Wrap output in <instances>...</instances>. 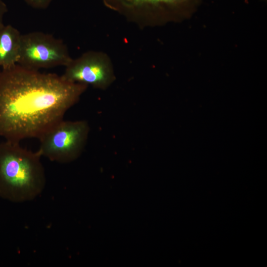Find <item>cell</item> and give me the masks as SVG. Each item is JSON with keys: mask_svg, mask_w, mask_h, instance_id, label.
<instances>
[{"mask_svg": "<svg viewBox=\"0 0 267 267\" xmlns=\"http://www.w3.org/2000/svg\"><path fill=\"white\" fill-rule=\"evenodd\" d=\"M88 86L17 64L0 71V136L40 138L63 120Z\"/></svg>", "mask_w": 267, "mask_h": 267, "instance_id": "obj_1", "label": "cell"}, {"mask_svg": "<svg viewBox=\"0 0 267 267\" xmlns=\"http://www.w3.org/2000/svg\"><path fill=\"white\" fill-rule=\"evenodd\" d=\"M41 155L22 147L18 142L0 143V197L14 203L32 200L46 183Z\"/></svg>", "mask_w": 267, "mask_h": 267, "instance_id": "obj_2", "label": "cell"}, {"mask_svg": "<svg viewBox=\"0 0 267 267\" xmlns=\"http://www.w3.org/2000/svg\"><path fill=\"white\" fill-rule=\"evenodd\" d=\"M109 9L141 28L175 21L194 11L201 0H101Z\"/></svg>", "mask_w": 267, "mask_h": 267, "instance_id": "obj_3", "label": "cell"}, {"mask_svg": "<svg viewBox=\"0 0 267 267\" xmlns=\"http://www.w3.org/2000/svg\"><path fill=\"white\" fill-rule=\"evenodd\" d=\"M89 127L84 120H63L40 137L38 152L51 161L67 163L76 159L87 142Z\"/></svg>", "mask_w": 267, "mask_h": 267, "instance_id": "obj_4", "label": "cell"}, {"mask_svg": "<svg viewBox=\"0 0 267 267\" xmlns=\"http://www.w3.org/2000/svg\"><path fill=\"white\" fill-rule=\"evenodd\" d=\"M73 58L64 42L52 35L36 31L22 34L18 64L38 70L68 65Z\"/></svg>", "mask_w": 267, "mask_h": 267, "instance_id": "obj_5", "label": "cell"}, {"mask_svg": "<svg viewBox=\"0 0 267 267\" xmlns=\"http://www.w3.org/2000/svg\"><path fill=\"white\" fill-rule=\"evenodd\" d=\"M62 77L66 80L105 89L115 80L112 61L101 51L89 50L72 59Z\"/></svg>", "mask_w": 267, "mask_h": 267, "instance_id": "obj_6", "label": "cell"}, {"mask_svg": "<svg viewBox=\"0 0 267 267\" xmlns=\"http://www.w3.org/2000/svg\"><path fill=\"white\" fill-rule=\"evenodd\" d=\"M22 34L10 25L0 29V67L5 69L18 64Z\"/></svg>", "mask_w": 267, "mask_h": 267, "instance_id": "obj_7", "label": "cell"}, {"mask_svg": "<svg viewBox=\"0 0 267 267\" xmlns=\"http://www.w3.org/2000/svg\"><path fill=\"white\" fill-rule=\"evenodd\" d=\"M30 7L38 9H44L48 7L53 0H23Z\"/></svg>", "mask_w": 267, "mask_h": 267, "instance_id": "obj_8", "label": "cell"}, {"mask_svg": "<svg viewBox=\"0 0 267 267\" xmlns=\"http://www.w3.org/2000/svg\"><path fill=\"white\" fill-rule=\"evenodd\" d=\"M7 11L6 5L2 0H0V29L4 25L3 23V18Z\"/></svg>", "mask_w": 267, "mask_h": 267, "instance_id": "obj_9", "label": "cell"}]
</instances>
